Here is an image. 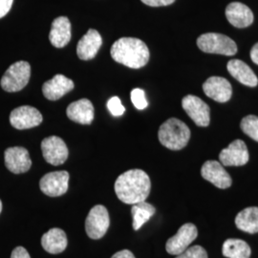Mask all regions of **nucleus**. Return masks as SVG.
I'll return each instance as SVG.
<instances>
[{
  "label": "nucleus",
  "instance_id": "nucleus-1",
  "mask_svg": "<svg viewBox=\"0 0 258 258\" xmlns=\"http://www.w3.org/2000/svg\"><path fill=\"white\" fill-rule=\"evenodd\" d=\"M149 176L142 169H130L120 174L115 182V192L122 203L144 202L150 194Z\"/></svg>",
  "mask_w": 258,
  "mask_h": 258
},
{
  "label": "nucleus",
  "instance_id": "nucleus-2",
  "mask_svg": "<svg viewBox=\"0 0 258 258\" xmlns=\"http://www.w3.org/2000/svg\"><path fill=\"white\" fill-rule=\"evenodd\" d=\"M111 56L120 64L132 69L144 67L149 60L147 44L136 37H121L111 47Z\"/></svg>",
  "mask_w": 258,
  "mask_h": 258
},
{
  "label": "nucleus",
  "instance_id": "nucleus-3",
  "mask_svg": "<svg viewBox=\"0 0 258 258\" xmlns=\"http://www.w3.org/2000/svg\"><path fill=\"white\" fill-rule=\"evenodd\" d=\"M158 138L166 148L180 150L187 145L190 139V130L184 121L170 118L160 126Z\"/></svg>",
  "mask_w": 258,
  "mask_h": 258
},
{
  "label": "nucleus",
  "instance_id": "nucleus-4",
  "mask_svg": "<svg viewBox=\"0 0 258 258\" xmlns=\"http://www.w3.org/2000/svg\"><path fill=\"white\" fill-rule=\"evenodd\" d=\"M197 46L205 53L219 54L224 55H233L237 53L236 43L222 34L207 33L197 39Z\"/></svg>",
  "mask_w": 258,
  "mask_h": 258
},
{
  "label": "nucleus",
  "instance_id": "nucleus-5",
  "mask_svg": "<svg viewBox=\"0 0 258 258\" xmlns=\"http://www.w3.org/2000/svg\"><path fill=\"white\" fill-rule=\"evenodd\" d=\"M31 66L27 61H18L10 66L1 79V87L7 92H19L30 80Z\"/></svg>",
  "mask_w": 258,
  "mask_h": 258
},
{
  "label": "nucleus",
  "instance_id": "nucleus-6",
  "mask_svg": "<svg viewBox=\"0 0 258 258\" xmlns=\"http://www.w3.org/2000/svg\"><path fill=\"white\" fill-rule=\"evenodd\" d=\"M110 226L109 213L105 207L97 205L93 207L85 220V231L91 239H101Z\"/></svg>",
  "mask_w": 258,
  "mask_h": 258
},
{
  "label": "nucleus",
  "instance_id": "nucleus-7",
  "mask_svg": "<svg viewBox=\"0 0 258 258\" xmlns=\"http://www.w3.org/2000/svg\"><path fill=\"white\" fill-rule=\"evenodd\" d=\"M198 236L196 226L191 223L183 225L174 236L166 241V249L169 254L178 255L189 247Z\"/></svg>",
  "mask_w": 258,
  "mask_h": 258
},
{
  "label": "nucleus",
  "instance_id": "nucleus-8",
  "mask_svg": "<svg viewBox=\"0 0 258 258\" xmlns=\"http://www.w3.org/2000/svg\"><path fill=\"white\" fill-rule=\"evenodd\" d=\"M182 106L185 113L198 126L206 127L210 124V106L200 98L194 95H187L182 100Z\"/></svg>",
  "mask_w": 258,
  "mask_h": 258
},
{
  "label": "nucleus",
  "instance_id": "nucleus-9",
  "mask_svg": "<svg viewBox=\"0 0 258 258\" xmlns=\"http://www.w3.org/2000/svg\"><path fill=\"white\" fill-rule=\"evenodd\" d=\"M42 154L47 163L53 166L64 164L69 155L64 141L57 136H50L41 142Z\"/></svg>",
  "mask_w": 258,
  "mask_h": 258
},
{
  "label": "nucleus",
  "instance_id": "nucleus-10",
  "mask_svg": "<svg viewBox=\"0 0 258 258\" xmlns=\"http://www.w3.org/2000/svg\"><path fill=\"white\" fill-rule=\"evenodd\" d=\"M43 120L42 115L37 108L29 105L19 106L11 112L10 122L15 128H33L39 125Z\"/></svg>",
  "mask_w": 258,
  "mask_h": 258
},
{
  "label": "nucleus",
  "instance_id": "nucleus-11",
  "mask_svg": "<svg viewBox=\"0 0 258 258\" xmlns=\"http://www.w3.org/2000/svg\"><path fill=\"white\" fill-rule=\"evenodd\" d=\"M69 173L64 170L49 172L40 179L41 191L50 197H58L67 192Z\"/></svg>",
  "mask_w": 258,
  "mask_h": 258
},
{
  "label": "nucleus",
  "instance_id": "nucleus-12",
  "mask_svg": "<svg viewBox=\"0 0 258 258\" xmlns=\"http://www.w3.org/2000/svg\"><path fill=\"white\" fill-rule=\"evenodd\" d=\"M223 166H241L249 162V155L246 144L241 140H235L219 154Z\"/></svg>",
  "mask_w": 258,
  "mask_h": 258
},
{
  "label": "nucleus",
  "instance_id": "nucleus-13",
  "mask_svg": "<svg viewBox=\"0 0 258 258\" xmlns=\"http://www.w3.org/2000/svg\"><path fill=\"white\" fill-rule=\"evenodd\" d=\"M4 159L6 167L15 174L27 172L32 166L27 149L21 147L7 148L4 153Z\"/></svg>",
  "mask_w": 258,
  "mask_h": 258
},
{
  "label": "nucleus",
  "instance_id": "nucleus-14",
  "mask_svg": "<svg viewBox=\"0 0 258 258\" xmlns=\"http://www.w3.org/2000/svg\"><path fill=\"white\" fill-rule=\"evenodd\" d=\"M201 174L205 180L211 182L218 188H228L232 184L230 174L217 161H207L201 169Z\"/></svg>",
  "mask_w": 258,
  "mask_h": 258
},
{
  "label": "nucleus",
  "instance_id": "nucleus-15",
  "mask_svg": "<svg viewBox=\"0 0 258 258\" xmlns=\"http://www.w3.org/2000/svg\"><path fill=\"white\" fill-rule=\"evenodd\" d=\"M204 93L215 102H227L232 95V87L229 81L222 77H211L203 84Z\"/></svg>",
  "mask_w": 258,
  "mask_h": 258
},
{
  "label": "nucleus",
  "instance_id": "nucleus-16",
  "mask_svg": "<svg viewBox=\"0 0 258 258\" xmlns=\"http://www.w3.org/2000/svg\"><path fill=\"white\" fill-rule=\"evenodd\" d=\"M74 83L63 75H55V77L42 85V93L50 101H57L65 94L72 91Z\"/></svg>",
  "mask_w": 258,
  "mask_h": 258
},
{
  "label": "nucleus",
  "instance_id": "nucleus-17",
  "mask_svg": "<svg viewBox=\"0 0 258 258\" xmlns=\"http://www.w3.org/2000/svg\"><path fill=\"white\" fill-rule=\"evenodd\" d=\"M102 36L97 30L90 29L78 43L77 54L83 60H89L95 57L102 46Z\"/></svg>",
  "mask_w": 258,
  "mask_h": 258
},
{
  "label": "nucleus",
  "instance_id": "nucleus-18",
  "mask_svg": "<svg viewBox=\"0 0 258 258\" xmlns=\"http://www.w3.org/2000/svg\"><path fill=\"white\" fill-rule=\"evenodd\" d=\"M226 17L234 27H248L253 22L251 10L240 2H232L228 5L226 8Z\"/></svg>",
  "mask_w": 258,
  "mask_h": 258
},
{
  "label": "nucleus",
  "instance_id": "nucleus-19",
  "mask_svg": "<svg viewBox=\"0 0 258 258\" xmlns=\"http://www.w3.org/2000/svg\"><path fill=\"white\" fill-rule=\"evenodd\" d=\"M71 23L66 17H59L53 21L49 39L53 46L63 48L71 39Z\"/></svg>",
  "mask_w": 258,
  "mask_h": 258
},
{
  "label": "nucleus",
  "instance_id": "nucleus-20",
  "mask_svg": "<svg viewBox=\"0 0 258 258\" xmlns=\"http://www.w3.org/2000/svg\"><path fill=\"white\" fill-rule=\"evenodd\" d=\"M67 117L81 124H90L94 120V106L87 99L72 102L66 111Z\"/></svg>",
  "mask_w": 258,
  "mask_h": 258
},
{
  "label": "nucleus",
  "instance_id": "nucleus-21",
  "mask_svg": "<svg viewBox=\"0 0 258 258\" xmlns=\"http://www.w3.org/2000/svg\"><path fill=\"white\" fill-rule=\"evenodd\" d=\"M227 69L229 73L242 84L249 87H255L257 85V77L249 68V65L246 64L242 60L231 59L227 64Z\"/></svg>",
  "mask_w": 258,
  "mask_h": 258
},
{
  "label": "nucleus",
  "instance_id": "nucleus-22",
  "mask_svg": "<svg viewBox=\"0 0 258 258\" xmlns=\"http://www.w3.org/2000/svg\"><path fill=\"white\" fill-rule=\"evenodd\" d=\"M41 245L47 252L57 254L62 252L67 247V236L64 231L58 228L51 229L41 237Z\"/></svg>",
  "mask_w": 258,
  "mask_h": 258
},
{
  "label": "nucleus",
  "instance_id": "nucleus-23",
  "mask_svg": "<svg viewBox=\"0 0 258 258\" xmlns=\"http://www.w3.org/2000/svg\"><path fill=\"white\" fill-rule=\"evenodd\" d=\"M235 225L240 231L254 234L258 232V208L249 207L241 211L235 217Z\"/></svg>",
  "mask_w": 258,
  "mask_h": 258
},
{
  "label": "nucleus",
  "instance_id": "nucleus-24",
  "mask_svg": "<svg viewBox=\"0 0 258 258\" xmlns=\"http://www.w3.org/2000/svg\"><path fill=\"white\" fill-rule=\"evenodd\" d=\"M222 252L225 257L228 258H249L251 254L250 247L244 240H226L222 247Z\"/></svg>",
  "mask_w": 258,
  "mask_h": 258
},
{
  "label": "nucleus",
  "instance_id": "nucleus-25",
  "mask_svg": "<svg viewBox=\"0 0 258 258\" xmlns=\"http://www.w3.org/2000/svg\"><path fill=\"white\" fill-rule=\"evenodd\" d=\"M156 209L146 201L134 204L131 209V213L133 217V229L134 231H139L149 219L155 214Z\"/></svg>",
  "mask_w": 258,
  "mask_h": 258
},
{
  "label": "nucleus",
  "instance_id": "nucleus-26",
  "mask_svg": "<svg viewBox=\"0 0 258 258\" xmlns=\"http://www.w3.org/2000/svg\"><path fill=\"white\" fill-rule=\"evenodd\" d=\"M240 126L246 135L258 142V117L254 115H249L243 118Z\"/></svg>",
  "mask_w": 258,
  "mask_h": 258
},
{
  "label": "nucleus",
  "instance_id": "nucleus-27",
  "mask_svg": "<svg viewBox=\"0 0 258 258\" xmlns=\"http://www.w3.org/2000/svg\"><path fill=\"white\" fill-rule=\"evenodd\" d=\"M131 101L139 110H144L148 107V102L146 99V93L140 88H135L131 91Z\"/></svg>",
  "mask_w": 258,
  "mask_h": 258
},
{
  "label": "nucleus",
  "instance_id": "nucleus-28",
  "mask_svg": "<svg viewBox=\"0 0 258 258\" xmlns=\"http://www.w3.org/2000/svg\"><path fill=\"white\" fill-rule=\"evenodd\" d=\"M176 258H208V253L203 247L196 245L187 248Z\"/></svg>",
  "mask_w": 258,
  "mask_h": 258
},
{
  "label": "nucleus",
  "instance_id": "nucleus-29",
  "mask_svg": "<svg viewBox=\"0 0 258 258\" xmlns=\"http://www.w3.org/2000/svg\"><path fill=\"white\" fill-rule=\"evenodd\" d=\"M107 108H108V110L110 111L111 114L114 117L121 116L125 111L124 106L121 104V102H120V100L118 97L111 98L110 100L107 102Z\"/></svg>",
  "mask_w": 258,
  "mask_h": 258
},
{
  "label": "nucleus",
  "instance_id": "nucleus-30",
  "mask_svg": "<svg viewBox=\"0 0 258 258\" xmlns=\"http://www.w3.org/2000/svg\"><path fill=\"white\" fill-rule=\"evenodd\" d=\"M148 6L151 7H161V6H167L172 4L175 0H141Z\"/></svg>",
  "mask_w": 258,
  "mask_h": 258
},
{
  "label": "nucleus",
  "instance_id": "nucleus-31",
  "mask_svg": "<svg viewBox=\"0 0 258 258\" xmlns=\"http://www.w3.org/2000/svg\"><path fill=\"white\" fill-rule=\"evenodd\" d=\"M14 0H0V19L4 18L12 8Z\"/></svg>",
  "mask_w": 258,
  "mask_h": 258
},
{
  "label": "nucleus",
  "instance_id": "nucleus-32",
  "mask_svg": "<svg viewBox=\"0 0 258 258\" xmlns=\"http://www.w3.org/2000/svg\"><path fill=\"white\" fill-rule=\"evenodd\" d=\"M11 258H31V256L25 248L17 247L12 251Z\"/></svg>",
  "mask_w": 258,
  "mask_h": 258
},
{
  "label": "nucleus",
  "instance_id": "nucleus-33",
  "mask_svg": "<svg viewBox=\"0 0 258 258\" xmlns=\"http://www.w3.org/2000/svg\"><path fill=\"white\" fill-rule=\"evenodd\" d=\"M111 258H135V256L128 249H122L116 252Z\"/></svg>",
  "mask_w": 258,
  "mask_h": 258
},
{
  "label": "nucleus",
  "instance_id": "nucleus-34",
  "mask_svg": "<svg viewBox=\"0 0 258 258\" xmlns=\"http://www.w3.org/2000/svg\"><path fill=\"white\" fill-rule=\"evenodd\" d=\"M249 55H250L251 60H252L255 64L258 65V42L256 44H254L253 47L251 48Z\"/></svg>",
  "mask_w": 258,
  "mask_h": 258
},
{
  "label": "nucleus",
  "instance_id": "nucleus-35",
  "mask_svg": "<svg viewBox=\"0 0 258 258\" xmlns=\"http://www.w3.org/2000/svg\"><path fill=\"white\" fill-rule=\"evenodd\" d=\"M2 212V202H1V200H0V213Z\"/></svg>",
  "mask_w": 258,
  "mask_h": 258
}]
</instances>
